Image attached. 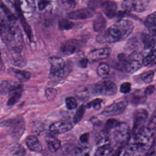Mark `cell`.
Listing matches in <instances>:
<instances>
[{"mask_svg":"<svg viewBox=\"0 0 156 156\" xmlns=\"http://www.w3.org/2000/svg\"><path fill=\"white\" fill-rule=\"evenodd\" d=\"M133 22L128 20H120L109 28L99 33L96 41L99 43H114L126 39L134 30Z\"/></svg>","mask_w":156,"mask_h":156,"instance_id":"6da1fadb","label":"cell"},{"mask_svg":"<svg viewBox=\"0 0 156 156\" xmlns=\"http://www.w3.org/2000/svg\"><path fill=\"white\" fill-rule=\"evenodd\" d=\"M51 65L49 77L51 80L60 81L64 77L66 74L65 62L61 57L52 56L49 58Z\"/></svg>","mask_w":156,"mask_h":156,"instance_id":"7a4b0ae2","label":"cell"},{"mask_svg":"<svg viewBox=\"0 0 156 156\" xmlns=\"http://www.w3.org/2000/svg\"><path fill=\"white\" fill-rule=\"evenodd\" d=\"M91 92L98 95L110 96L116 94L117 87L111 80H104L94 85L91 88Z\"/></svg>","mask_w":156,"mask_h":156,"instance_id":"3957f363","label":"cell"},{"mask_svg":"<svg viewBox=\"0 0 156 156\" xmlns=\"http://www.w3.org/2000/svg\"><path fill=\"white\" fill-rule=\"evenodd\" d=\"M144 58L143 54L138 51L132 52L127 57L124 65V69L127 73L133 74L139 70L143 65Z\"/></svg>","mask_w":156,"mask_h":156,"instance_id":"277c9868","label":"cell"},{"mask_svg":"<svg viewBox=\"0 0 156 156\" xmlns=\"http://www.w3.org/2000/svg\"><path fill=\"white\" fill-rule=\"evenodd\" d=\"M113 130L114 139L119 145H124L130 141L131 134L129 126L127 123L119 122Z\"/></svg>","mask_w":156,"mask_h":156,"instance_id":"5b68a950","label":"cell"},{"mask_svg":"<svg viewBox=\"0 0 156 156\" xmlns=\"http://www.w3.org/2000/svg\"><path fill=\"white\" fill-rule=\"evenodd\" d=\"M148 2L149 0H124L121 4V8L128 12H142L146 9Z\"/></svg>","mask_w":156,"mask_h":156,"instance_id":"8992f818","label":"cell"},{"mask_svg":"<svg viewBox=\"0 0 156 156\" xmlns=\"http://www.w3.org/2000/svg\"><path fill=\"white\" fill-rule=\"evenodd\" d=\"M128 103L126 100L114 103L106 108L101 115L106 117L115 116L123 113L127 107Z\"/></svg>","mask_w":156,"mask_h":156,"instance_id":"52a82bcc","label":"cell"},{"mask_svg":"<svg viewBox=\"0 0 156 156\" xmlns=\"http://www.w3.org/2000/svg\"><path fill=\"white\" fill-rule=\"evenodd\" d=\"M94 14V10L93 9L84 8L69 12L67 14V17L70 20H79L92 18Z\"/></svg>","mask_w":156,"mask_h":156,"instance_id":"ba28073f","label":"cell"},{"mask_svg":"<svg viewBox=\"0 0 156 156\" xmlns=\"http://www.w3.org/2000/svg\"><path fill=\"white\" fill-rule=\"evenodd\" d=\"M16 9L25 15L33 14L36 9L34 0H17Z\"/></svg>","mask_w":156,"mask_h":156,"instance_id":"9c48e42d","label":"cell"},{"mask_svg":"<svg viewBox=\"0 0 156 156\" xmlns=\"http://www.w3.org/2000/svg\"><path fill=\"white\" fill-rule=\"evenodd\" d=\"M148 114L145 109H139L135 112L134 116V125H133L132 133L135 134L140 129L144 126L148 118Z\"/></svg>","mask_w":156,"mask_h":156,"instance_id":"30bf717a","label":"cell"},{"mask_svg":"<svg viewBox=\"0 0 156 156\" xmlns=\"http://www.w3.org/2000/svg\"><path fill=\"white\" fill-rule=\"evenodd\" d=\"M111 51V48L108 47L95 49L88 54L87 58L89 61L93 62L105 60L109 57Z\"/></svg>","mask_w":156,"mask_h":156,"instance_id":"8fae6325","label":"cell"},{"mask_svg":"<svg viewBox=\"0 0 156 156\" xmlns=\"http://www.w3.org/2000/svg\"><path fill=\"white\" fill-rule=\"evenodd\" d=\"M23 85L20 83L14 81H3L0 84V93L6 95L18 90H22Z\"/></svg>","mask_w":156,"mask_h":156,"instance_id":"7c38bea8","label":"cell"},{"mask_svg":"<svg viewBox=\"0 0 156 156\" xmlns=\"http://www.w3.org/2000/svg\"><path fill=\"white\" fill-rule=\"evenodd\" d=\"M73 126L72 123L67 121H57L50 126V130L53 134H62L71 130Z\"/></svg>","mask_w":156,"mask_h":156,"instance_id":"4fadbf2b","label":"cell"},{"mask_svg":"<svg viewBox=\"0 0 156 156\" xmlns=\"http://www.w3.org/2000/svg\"><path fill=\"white\" fill-rule=\"evenodd\" d=\"M101 9L108 19H112L116 15L117 5L115 2L107 1L101 4Z\"/></svg>","mask_w":156,"mask_h":156,"instance_id":"5bb4252c","label":"cell"},{"mask_svg":"<svg viewBox=\"0 0 156 156\" xmlns=\"http://www.w3.org/2000/svg\"><path fill=\"white\" fill-rule=\"evenodd\" d=\"M78 41L76 40H69L64 42L61 46V51L65 55H70L75 52Z\"/></svg>","mask_w":156,"mask_h":156,"instance_id":"9a60e30c","label":"cell"},{"mask_svg":"<svg viewBox=\"0 0 156 156\" xmlns=\"http://www.w3.org/2000/svg\"><path fill=\"white\" fill-rule=\"evenodd\" d=\"M141 40L144 50L151 51L155 49L156 45V35H153L150 33H145L141 35Z\"/></svg>","mask_w":156,"mask_h":156,"instance_id":"2e32d148","label":"cell"},{"mask_svg":"<svg viewBox=\"0 0 156 156\" xmlns=\"http://www.w3.org/2000/svg\"><path fill=\"white\" fill-rule=\"evenodd\" d=\"M26 144L29 149L36 152H40L43 150L42 146L36 136L31 135L27 137Z\"/></svg>","mask_w":156,"mask_h":156,"instance_id":"e0dca14e","label":"cell"},{"mask_svg":"<svg viewBox=\"0 0 156 156\" xmlns=\"http://www.w3.org/2000/svg\"><path fill=\"white\" fill-rule=\"evenodd\" d=\"M147 96L140 91H136L130 94L126 97L128 103H130L133 105H139L144 104L146 102Z\"/></svg>","mask_w":156,"mask_h":156,"instance_id":"ac0fdd59","label":"cell"},{"mask_svg":"<svg viewBox=\"0 0 156 156\" xmlns=\"http://www.w3.org/2000/svg\"><path fill=\"white\" fill-rule=\"evenodd\" d=\"M9 72L21 82H27L30 80L31 76L30 73L29 72L15 68H10Z\"/></svg>","mask_w":156,"mask_h":156,"instance_id":"d6986e66","label":"cell"},{"mask_svg":"<svg viewBox=\"0 0 156 156\" xmlns=\"http://www.w3.org/2000/svg\"><path fill=\"white\" fill-rule=\"evenodd\" d=\"M145 25L150 33L156 35V13L155 12L147 17L145 22Z\"/></svg>","mask_w":156,"mask_h":156,"instance_id":"ffe728a7","label":"cell"},{"mask_svg":"<svg viewBox=\"0 0 156 156\" xmlns=\"http://www.w3.org/2000/svg\"><path fill=\"white\" fill-rule=\"evenodd\" d=\"M46 141L48 145V148L51 152L57 151L61 147V141L55 137L49 136L46 137Z\"/></svg>","mask_w":156,"mask_h":156,"instance_id":"44dd1931","label":"cell"},{"mask_svg":"<svg viewBox=\"0 0 156 156\" xmlns=\"http://www.w3.org/2000/svg\"><path fill=\"white\" fill-rule=\"evenodd\" d=\"M107 25L105 19L101 14L97 16L93 23V29L96 32H101L105 30Z\"/></svg>","mask_w":156,"mask_h":156,"instance_id":"7402d4cb","label":"cell"},{"mask_svg":"<svg viewBox=\"0 0 156 156\" xmlns=\"http://www.w3.org/2000/svg\"><path fill=\"white\" fill-rule=\"evenodd\" d=\"M17 11L18 14H19L20 20L22 26L23 27L24 32L27 34V37H28L30 41H33V34L32 30L30 26L27 23L25 17L23 16V14L21 13L18 10Z\"/></svg>","mask_w":156,"mask_h":156,"instance_id":"603a6c76","label":"cell"},{"mask_svg":"<svg viewBox=\"0 0 156 156\" xmlns=\"http://www.w3.org/2000/svg\"><path fill=\"white\" fill-rule=\"evenodd\" d=\"M114 149L111 147L109 143L98 145V147L96 151V156H108L112 155Z\"/></svg>","mask_w":156,"mask_h":156,"instance_id":"cb8c5ba5","label":"cell"},{"mask_svg":"<svg viewBox=\"0 0 156 156\" xmlns=\"http://www.w3.org/2000/svg\"><path fill=\"white\" fill-rule=\"evenodd\" d=\"M97 73L100 77H105L108 76L110 73L109 65L106 63H101L98 66Z\"/></svg>","mask_w":156,"mask_h":156,"instance_id":"d4e9b609","label":"cell"},{"mask_svg":"<svg viewBox=\"0 0 156 156\" xmlns=\"http://www.w3.org/2000/svg\"><path fill=\"white\" fill-rule=\"evenodd\" d=\"M120 121L115 119H108L105 123L104 127V133L107 134L114 129L119 124Z\"/></svg>","mask_w":156,"mask_h":156,"instance_id":"484cf974","label":"cell"},{"mask_svg":"<svg viewBox=\"0 0 156 156\" xmlns=\"http://www.w3.org/2000/svg\"><path fill=\"white\" fill-rule=\"evenodd\" d=\"M62 151L66 155H77L78 154V147L70 144H65L62 147Z\"/></svg>","mask_w":156,"mask_h":156,"instance_id":"4316f807","label":"cell"},{"mask_svg":"<svg viewBox=\"0 0 156 156\" xmlns=\"http://www.w3.org/2000/svg\"><path fill=\"white\" fill-rule=\"evenodd\" d=\"M74 23L66 19H62L58 23V28L61 30H68L73 29Z\"/></svg>","mask_w":156,"mask_h":156,"instance_id":"83f0119b","label":"cell"},{"mask_svg":"<svg viewBox=\"0 0 156 156\" xmlns=\"http://www.w3.org/2000/svg\"><path fill=\"white\" fill-rule=\"evenodd\" d=\"M86 109V106L84 105H81L78 108L76 112L75 115L74 116L73 118V122L74 124H77L78 122L81 121L84 115Z\"/></svg>","mask_w":156,"mask_h":156,"instance_id":"f1b7e54d","label":"cell"},{"mask_svg":"<svg viewBox=\"0 0 156 156\" xmlns=\"http://www.w3.org/2000/svg\"><path fill=\"white\" fill-rule=\"evenodd\" d=\"M22 91V90H20L13 92L8 100L7 105L8 106H13L16 104L21 97Z\"/></svg>","mask_w":156,"mask_h":156,"instance_id":"f546056e","label":"cell"},{"mask_svg":"<svg viewBox=\"0 0 156 156\" xmlns=\"http://www.w3.org/2000/svg\"><path fill=\"white\" fill-rule=\"evenodd\" d=\"M156 55L155 49L150 51L149 53L143 58V65L145 66H148L155 62L156 60Z\"/></svg>","mask_w":156,"mask_h":156,"instance_id":"4dcf8cb0","label":"cell"},{"mask_svg":"<svg viewBox=\"0 0 156 156\" xmlns=\"http://www.w3.org/2000/svg\"><path fill=\"white\" fill-rule=\"evenodd\" d=\"M154 77V72L153 70H149L144 72L140 76V78L144 83H150L153 81Z\"/></svg>","mask_w":156,"mask_h":156,"instance_id":"1f68e13d","label":"cell"},{"mask_svg":"<svg viewBox=\"0 0 156 156\" xmlns=\"http://www.w3.org/2000/svg\"><path fill=\"white\" fill-rule=\"evenodd\" d=\"M102 102L103 100L101 98H96L87 103L86 106V108L88 109L93 108L96 110H99L101 108Z\"/></svg>","mask_w":156,"mask_h":156,"instance_id":"d6a6232c","label":"cell"},{"mask_svg":"<svg viewBox=\"0 0 156 156\" xmlns=\"http://www.w3.org/2000/svg\"><path fill=\"white\" fill-rule=\"evenodd\" d=\"M66 105L68 110H73L77 107V102L73 97H68L66 99Z\"/></svg>","mask_w":156,"mask_h":156,"instance_id":"836d02e7","label":"cell"},{"mask_svg":"<svg viewBox=\"0 0 156 156\" xmlns=\"http://www.w3.org/2000/svg\"><path fill=\"white\" fill-rule=\"evenodd\" d=\"M57 90L52 87H49L45 91V96L49 101L53 100L57 95Z\"/></svg>","mask_w":156,"mask_h":156,"instance_id":"e575fe53","label":"cell"},{"mask_svg":"<svg viewBox=\"0 0 156 156\" xmlns=\"http://www.w3.org/2000/svg\"><path fill=\"white\" fill-rule=\"evenodd\" d=\"M139 41L136 37H132L128 41L126 44V48L129 50H134L138 45Z\"/></svg>","mask_w":156,"mask_h":156,"instance_id":"d590c367","label":"cell"},{"mask_svg":"<svg viewBox=\"0 0 156 156\" xmlns=\"http://www.w3.org/2000/svg\"><path fill=\"white\" fill-rule=\"evenodd\" d=\"M105 0H89L88 5L89 8L95 10L101 6Z\"/></svg>","mask_w":156,"mask_h":156,"instance_id":"8d00e7d4","label":"cell"},{"mask_svg":"<svg viewBox=\"0 0 156 156\" xmlns=\"http://www.w3.org/2000/svg\"><path fill=\"white\" fill-rule=\"evenodd\" d=\"M131 90V84L129 82L123 83L120 87V93L123 94H128Z\"/></svg>","mask_w":156,"mask_h":156,"instance_id":"74e56055","label":"cell"},{"mask_svg":"<svg viewBox=\"0 0 156 156\" xmlns=\"http://www.w3.org/2000/svg\"><path fill=\"white\" fill-rule=\"evenodd\" d=\"M50 4L49 0H40L38 2V8L39 10L43 11Z\"/></svg>","mask_w":156,"mask_h":156,"instance_id":"f35d334b","label":"cell"},{"mask_svg":"<svg viewBox=\"0 0 156 156\" xmlns=\"http://www.w3.org/2000/svg\"><path fill=\"white\" fill-rule=\"evenodd\" d=\"M155 91V87L154 85H149L145 89L144 91V94L147 96L151 95Z\"/></svg>","mask_w":156,"mask_h":156,"instance_id":"ab89813d","label":"cell"},{"mask_svg":"<svg viewBox=\"0 0 156 156\" xmlns=\"http://www.w3.org/2000/svg\"><path fill=\"white\" fill-rule=\"evenodd\" d=\"M150 120L149 123L147 126L152 129H156V114L155 112H154L153 115H152Z\"/></svg>","mask_w":156,"mask_h":156,"instance_id":"60d3db41","label":"cell"},{"mask_svg":"<svg viewBox=\"0 0 156 156\" xmlns=\"http://www.w3.org/2000/svg\"><path fill=\"white\" fill-rule=\"evenodd\" d=\"M89 60L87 58H83L78 62V65L81 68H85L87 67Z\"/></svg>","mask_w":156,"mask_h":156,"instance_id":"b9f144b4","label":"cell"},{"mask_svg":"<svg viewBox=\"0 0 156 156\" xmlns=\"http://www.w3.org/2000/svg\"><path fill=\"white\" fill-rule=\"evenodd\" d=\"M155 141L153 142L152 145L149 148L146 152V155H153L155 153Z\"/></svg>","mask_w":156,"mask_h":156,"instance_id":"7bdbcfd3","label":"cell"},{"mask_svg":"<svg viewBox=\"0 0 156 156\" xmlns=\"http://www.w3.org/2000/svg\"><path fill=\"white\" fill-rule=\"evenodd\" d=\"M117 58L119 62L122 63L124 66L125 63H126V61L127 57L125 54L120 53L118 55Z\"/></svg>","mask_w":156,"mask_h":156,"instance_id":"ee69618b","label":"cell"},{"mask_svg":"<svg viewBox=\"0 0 156 156\" xmlns=\"http://www.w3.org/2000/svg\"><path fill=\"white\" fill-rule=\"evenodd\" d=\"M26 154V151L24 148L22 147H19L18 149L15 151L14 155L16 156H23Z\"/></svg>","mask_w":156,"mask_h":156,"instance_id":"f6af8a7d","label":"cell"},{"mask_svg":"<svg viewBox=\"0 0 156 156\" xmlns=\"http://www.w3.org/2000/svg\"><path fill=\"white\" fill-rule=\"evenodd\" d=\"M89 134L87 133H84L80 137V140L82 143H86L88 141L89 139Z\"/></svg>","mask_w":156,"mask_h":156,"instance_id":"bcb514c9","label":"cell"},{"mask_svg":"<svg viewBox=\"0 0 156 156\" xmlns=\"http://www.w3.org/2000/svg\"><path fill=\"white\" fill-rule=\"evenodd\" d=\"M90 121L94 126H99L101 125V123H102V122L100 121V119L98 118L95 116H92L90 118Z\"/></svg>","mask_w":156,"mask_h":156,"instance_id":"7dc6e473","label":"cell"},{"mask_svg":"<svg viewBox=\"0 0 156 156\" xmlns=\"http://www.w3.org/2000/svg\"><path fill=\"white\" fill-rule=\"evenodd\" d=\"M2 65H3V63H2V59L1 54L0 52V69L2 67Z\"/></svg>","mask_w":156,"mask_h":156,"instance_id":"c3c4849f","label":"cell"},{"mask_svg":"<svg viewBox=\"0 0 156 156\" xmlns=\"http://www.w3.org/2000/svg\"><path fill=\"white\" fill-rule=\"evenodd\" d=\"M69 1H70V3H72V4H73L75 3L74 0H69Z\"/></svg>","mask_w":156,"mask_h":156,"instance_id":"681fc988","label":"cell"}]
</instances>
